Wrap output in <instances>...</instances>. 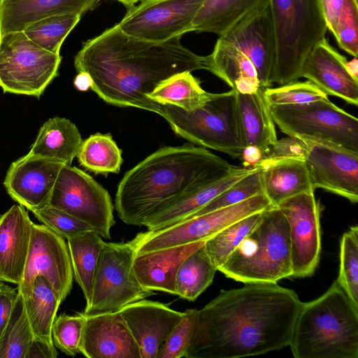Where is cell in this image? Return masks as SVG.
<instances>
[{"instance_id": "1", "label": "cell", "mask_w": 358, "mask_h": 358, "mask_svg": "<svg viewBox=\"0 0 358 358\" xmlns=\"http://www.w3.org/2000/svg\"><path fill=\"white\" fill-rule=\"evenodd\" d=\"M222 290L198 310L187 358H239L289 345L302 302L277 282Z\"/></svg>"}, {"instance_id": "2", "label": "cell", "mask_w": 358, "mask_h": 358, "mask_svg": "<svg viewBox=\"0 0 358 358\" xmlns=\"http://www.w3.org/2000/svg\"><path fill=\"white\" fill-rule=\"evenodd\" d=\"M180 37L151 42L130 36L115 25L84 42L74 66L78 73L89 75L91 89L105 102L162 116V104L149 98L154 89L175 74L205 69L204 56L183 46Z\"/></svg>"}, {"instance_id": "3", "label": "cell", "mask_w": 358, "mask_h": 358, "mask_svg": "<svg viewBox=\"0 0 358 358\" xmlns=\"http://www.w3.org/2000/svg\"><path fill=\"white\" fill-rule=\"evenodd\" d=\"M234 166L204 147L160 148L124 174L115 208L124 223L143 226L148 218L224 177Z\"/></svg>"}, {"instance_id": "4", "label": "cell", "mask_w": 358, "mask_h": 358, "mask_svg": "<svg viewBox=\"0 0 358 358\" xmlns=\"http://www.w3.org/2000/svg\"><path fill=\"white\" fill-rule=\"evenodd\" d=\"M289 346L296 358H358V308L337 280L302 303Z\"/></svg>"}, {"instance_id": "5", "label": "cell", "mask_w": 358, "mask_h": 358, "mask_svg": "<svg viewBox=\"0 0 358 358\" xmlns=\"http://www.w3.org/2000/svg\"><path fill=\"white\" fill-rule=\"evenodd\" d=\"M218 271L243 283L277 282L292 276L289 231L278 207L262 211L254 228Z\"/></svg>"}, {"instance_id": "6", "label": "cell", "mask_w": 358, "mask_h": 358, "mask_svg": "<svg viewBox=\"0 0 358 358\" xmlns=\"http://www.w3.org/2000/svg\"><path fill=\"white\" fill-rule=\"evenodd\" d=\"M268 6L275 43L272 83L282 85L301 78L308 54L328 29L320 0H268Z\"/></svg>"}, {"instance_id": "7", "label": "cell", "mask_w": 358, "mask_h": 358, "mask_svg": "<svg viewBox=\"0 0 358 358\" xmlns=\"http://www.w3.org/2000/svg\"><path fill=\"white\" fill-rule=\"evenodd\" d=\"M162 117L183 138L241 159L245 145L237 118L234 90L216 94L192 111L162 105Z\"/></svg>"}, {"instance_id": "8", "label": "cell", "mask_w": 358, "mask_h": 358, "mask_svg": "<svg viewBox=\"0 0 358 358\" xmlns=\"http://www.w3.org/2000/svg\"><path fill=\"white\" fill-rule=\"evenodd\" d=\"M269 109L275 124L289 136L358 152L357 118L329 99Z\"/></svg>"}, {"instance_id": "9", "label": "cell", "mask_w": 358, "mask_h": 358, "mask_svg": "<svg viewBox=\"0 0 358 358\" xmlns=\"http://www.w3.org/2000/svg\"><path fill=\"white\" fill-rule=\"evenodd\" d=\"M60 54L43 49L22 31L0 35V87L40 97L58 74Z\"/></svg>"}, {"instance_id": "10", "label": "cell", "mask_w": 358, "mask_h": 358, "mask_svg": "<svg viewBox=\"0 0 358 358\" xmlns=\"http://www.w3.org/2000/svg\"><path fill=\"white\" fill-rule=\"evenodd\" d=\"M134 251L127 243L105 242L94 280L86 316L117 312L127 305L155 294L138 282L133 269Z\"/></svg>"}, {"instance_id": "11", "label": "cell", "mask_w": 358, "mask_h": 358, "mask_svg": "<svg viewBox=\"0 0 358 358\" xmlns=\"http://www.w3.org/2000/svg\"><path fill=\"white\" fill-rule=\"evenodd\" d=\"M272 206L267 197L260 194L235 205L187 218L159 230L138 233L129 243L135 255L205 241L234 222Z\"/></svg>"}, {"instance_id": "12", "label": "cell", "mask_w": 358, "mask_h": 358, "mask_svg": "<svg viewBox=\"0 0 358 358\" xmlns=\"http://www.w3.org/2000/svg\"><path fill=\"white\" fill-rule=\"evenodd\" d=\"M48 204L89 224L102 238H110L115 224L110 196L83 171L64 164Z\"/></svg>"}, {"instance_id": "13", "label": "cell", "mask_w": 358, "mask_h": 358, "mask_svg": "<svg viewBox=\"0 0 358 358\" xmlns=\"http://www.w3.org/2000/svg\"><path fill=\"white\" fill-rule=\"evenodd\" d=\"M204 0H143L127 9L116 24L141 40L164 42L192 31L194 17Z\"/></svg>"}, {"instance_id": "14", "label": "cell", "mask_w": 358, "mask_h": 358, "mask_svg": "<svg viewBox=\"0 0 358 358\" xmlns=\"http://www.w3.org/2000/svg\"><path fill=\"white\" fill-rule=\"evenodd\" d=\"M38 276L50 283L62 302L71 290L73 275L65 238L44 224L34 223L22 279L17 287L23 298L31 294Z\"/></svg>"}, {"instance_id": "15", "label": "cell", "mask_w": 358, "mask_h": 358, "mask_svg": "<svg viewBox=\"0 0 358 358\" xmlns=\"http://www.w3.org/2000/svg\"><path fill=\"white\" fill-rule=\"evenodd\" d=\"M285 217L289 231L292 276L313 274L321 252L320 208L314 192H305L277 206Z\"/></svg>"}, {"instance_id": "16", "label": "cell", "mask_w": 358, "mask_h": 358, "mask_svg": "<svg viewBox=\"0 0 358 358\" xmlns=\"http://www.w3.org/2000/svg\"><path fill=\"white\" fill-rule=\"evenodd\" d=\"M305 162L313 189L320 188L358 201V152L339 146L307 141Z\"/></svg>"}, {"instance_id": "17", "label": "cell", "mask_w": 358, "mask_h": 358, "mask_svg": "<svg viewBox=\"0 0 358 358\" xmlns=\"http://www.w3.org/2000/svg\"><path fill=\"white\" fill-rule=\"evenodd\" d=\"M218 40L246 55L255 66L262 87L272 85L275 43L268 2L243 17Z\"/></svg>"}, {"instance_id": "18", "label": "cell", "mask_w": 358, "mask_h": 358, "mask_svg": "<svg viewBox=\"0 0 358 358\" xmlns=\"http://www.w3.org/2000/svg\"><path fill=\"white\" fill-rule=\"evenodd\" d=\"M64 164L27 154L9 166L3 185L9 196L29 210L49 203L58 173Z\"/></svg>"}, {"instance_id": "19", "label": "cell", "mask_w": 358, "mask_h": 358, "mask_svg": "<svg viewBox=\"0 0 358 358\" xmlns=\"http://www.w3.org/2000/svg\"><path fill=\"white\" fill-rule=\"evenodd\" d=\"M139 350L141 358H157L159 350L183 312L157 301L141 299L120 310Z\"/></svg>"}, {"instance_id": "20", "label": "cell", "mask_w": 358, "mask_h": 358, "mask_svg": "<svg viewBox=\"0 0 358 358\" xmlns=\"http://www.w3.org/2000/svg\"><path fill=\"white\" fill-rule=\"evenodd\" d=\"M348 59L336 51L326 38L317 43L308 54L301 70V78L313 83L327 95L338 96L358 105V80L346 68Z\"/></svg>"}, {"instance_id": "21", "label": "cell", "mask_w": 358, "mask_h": 358, "mask_svg": "<svg viewBox=\"0 0 358 358\" xmlns=\"http://www.w3.org/2000/svg\"><path fill=\"white\" fill-rule=\"evenodd\" d=\"M80 353L87 358H141L120 311L86 316Z\"/></svg>"}, {"instance_id": "22", "label": "cell", "mask_w": 358, "mask_h": 358, "mask_svg": "<svg viewBox=\"0 0 358 358\" xmlns=\"http://www.w3.org/2000/svg\"><path fill=\"white\" fill-rule=\"evenodd\" d=\"M33 224L20 204L13 205L0 215V281L17 285L21 282Z\"/></svg>"}, {"instance_id": "23", "label": "cell", "mask_w": 358, "mask_h": 358, "mask_svg": "<svg viewBox=\"0 0 358 358\" xmlns=\"http://www.w3.org/2000/svg\"><path fill=\"white\" fill-rule=\"evenodd\" d=\"M101 0H0V35L24 31L46 17L80 14Z\"/></svg>"}, {"instance_id": "24", "label": "cell", "mask_w": 358, "mask_h": 358, "mask_svg": "<svg viewBox=\"0 0 358 358\" xmlns=\"http://www.w3.org/2000/svg\"><path fill=\"white\" fill-rule=\"evenodd\" d=\"M205 241L135 255L132 266L138 282L147 289L176 294V276L179 266Z\"/></svg>"}, {"instance_id": "25", "label": "cell", "mask_w": 358, "mask_h": 358, "mask_svg": "<svg viewBox=\"0 0 358 358\" xmlns=\"http://www.w3.org/2000/svg\"><path fill=\"white\" fill-rule=\"evenodd\" d=\"M260 168L263 193L273 207L305 192H314L304 160L263 158Z\"/></svg>"}, {"instance_id": "26", "label": "cell", "mask_w": 358, "mask_h": 358, "mask_svg": "<svg viewBox=\"0 0 358 358\" xmlns=\"http://www.w3.org/2000/svg\"><path fill=\"white\" fill-rule=\"evenodd\" d=\"M260 87L254 94H242L236 92V107L243 142L245 145L259 148L265 154L277 140L275 122Z\"/></svg>"}, {"instance_id": "27", "label": "cell", "mask_w": 358, "mask_h": 358, "mask_svg": "<svg viewBox=\"0 0 358 358\" xmlns=\"http://www.w3.org/2000/svg\"><path fill=\"white\" fill-rule=\"evenodd\" d=\"M205 69L211 72L231 90L242 94L255 93L261 86L252 62L235 46L217 40L213 52L204 56Z\"/></svg>"}, {"instance_id": "28", "label": "cell", "mask_w": 358, "mask_h": 358, "mask_svg": "<svg viewBox=\"0 0 358 358\" xmlns=\"http://www.w3.org/2000/svg\"><path fill=\"white\" fill-rule=\"evenodd\" d=\"M259 169V166L254 168L234 166L224 177L148 218L143 226L148 231H156L180 222L200 210L233 184Z\"/></svg>"}, {"instance_id": "29", "label": "cell", "mask_w": 358, "mask_h": 358, "mask_svg": "<svg viewBox=\"0 0 358 358\" xmlns=\"http://www.w3.org/2000/svg\"><path fill=\"white\" fill-rule=\"evenodd\" d=\"M83 141L76 124L66 118L55 117L40 128L28 155L71 165Z\"/></svg>"}, {"instance_id": "30", "label": "cell", "mask_w": 358, "mask_h": 358, "mask_svg": "<svg viewBox=\"0 0 358 358\" xmlns=\"http://www.w3.org/2000/svg\"><path fill=\"white\" fill-rule=\"evenodd\" d=\"M268 0H204L192 24V31L219 36Z\"/></svg>"}, {"instance_id": "31", "label": "cell", "mask_w": 358, "mask_h": 358, "mask_svg": "<svg viewBox=\"0 0 358 358\" xmlns=\"http://www.w3.org/2000/svg\"><path fill=\"white\" fill-rule=\"evenodd\" d=\"M66 240L73 275L80 287L87 305L105 242L95 231H89Z\"/></svg>"}, {"instance_id": "32", "label": "cell", "mask_w": 358, "mask_h": 358, "mask_svg": "<svg viewBox=\"0 0 358 358\" xmlns=\"http://www.w3.org/2000/svg\"><path fill=\"white\" fill-rule=\"evenodd\" d=\"M215 94L205 91L191 72L185 71L163 80L149 94V98L162 105L192 111L203 106Z\"/></svg>"}, {"instance_id": "33", "label": "cell", "mask_w": 358, "mask_h": 358, "mask_svg": "<svg viewBox=\"0 0 358 358\" xmlns=\"http://www.w3.org/2000/svg\"><path fill=\"white\" fill-rule=\"evenodd\" d=\"M23 299L34 338L53 343L52 327L62 301L50 283L43 276L36 277L31 294Z\"/></svg>"}, {"instance_id": "34", "label": "cell", "mask_w": 358, "mask_h": 358, "mask_svg": "<svg viewBox=\"0 0 358 358\" xmlns=\"http://www.w3.org/2000/svg\"><path fill=\"white\" fill-rule=\"evenodd\" d=\"M203 245L184 259L176 273V295L189 301H195L210 285L217 271Z\"/></svg>"}, {"instance_id": "35", "label": "cell", "mask_w": 358, "mask_h": 358, "mask_svg": "<svg viewBox=\"0 0 358 358\" xmlns=\"http://www.w3.org/2000/svg\"><path fill=\"white\" fill-rule=\"evenodd\" d=\"M80 164L95 174L118 173L122 150L110 134H95L83 141L77 155Z\"/></svg>"}, {"instance_id": "36", "label": "cell", "mask_w": 358, "mask_h": 358, "mask_svg": "<svg viewBox=\"0 0 358 358\" xmlns=\"http://www.w3.org/2000/svg\"><path fill=\"white\" fill-rule=\"evenodd\" d=\"M34 337L24 299L19 293L9 322L0 339V358H26Z\"/></svg>"}, {"instance_id": "37", "label": "cell", "mask_w": 358, "mask_h": 358, "mask_svg": "<svg viewBox=\"0 0 358 358\" xmlns=\"http://www.w3.org/2000/svg\"><path fill=\"white\" fill-rule=\"evenodd\" d=\"M261 213L257 212L239 220L205 241V250L217 270L254 228Z\"/></svg>"}, {"instance_id": "38", "label": "cell", "mask_w": 358, "mask_h": 358, "mask_svg": "<svg viewBox=\"0 0 358 358\" xmlns=\"http://www.w3.org/2000/svg\"><path fill=\"white\" fill-rule=\"evenodd\" d=\"M81 15L70 14L46 17L30 24L23 31L43 49L59 54L64 41L78 23Z\"/></svg>"}, {"instance_id": "39", "label": "cell", "mask_w": 358, "mask_h": 358, "mask_svg": "<svg viewBox=\"0 0 358 358\" xmlns=\"http://www.w3.org/2000/svg\"><path fill=\"white\" fill-rule=\"evenodd\" d=\"M337 282L358 308V227H351L340 242V267Z\"/></svg>"}, {"instance_id": "40", "label": "cell", "mask_w": 358, "mask_h": 358, "mask_svg": "<svg viewBox=\"0 0 358 358\" xmlns=\"http://www.w3.org/2000/svg\"><path fill=\"white\" fill-rule=\"evenodd\" d=\"M260 194L264 193L259 168L233 184L187 218L235 205Z\"/></svg>"}, {"instance_id": "41", "label": "cell", "mask_w": 358, "mask_h": 358, "mask_svg": "<svg viewBox=\"0 0 358 358\" xmlns=\"http://www.w3.org/2000/svg\"><path fill=\"white\" fill-rule=\"evenodd\" d=\"M85 320L83 313L57 317L52 327V338L55 348L68 356L74 357L80 353Z\"/></svg>"}, {"instance_id": "42", "label": "cell", "mask_w": 358, "mask_h": 358, "mask_svg": "<svg viewBox=\"0 0 358 358\" xmlns=\"http://www.w3.org/2000/svg\"><path fill=\"white\" fill-rule=\"evenodd\" d=\"M264 94L268 105L303 104L328 99V95L309 80L270 87L264 90Z\"/></svg>"}, {"instance_id": "43", "label": "cell", "mask_w": 358, "mask_h": 358, "mask_svg": "<svg viewBox=\"0 0 358 358\" xmlns=\"http://www.w3.org/2000/svg\"><path fill=\"white\" fill-rule=\"evenodd\" d=\"M197 315V309L189 308L183 312L181 320L161 346L157 358H187Z\"/></svg>"}, {"instance_id": "44", "label": "cell", "mask_w": 358, "mask_h": 358, "mask_svg": "<svg viewBox=\"0 0 358 358\" xmlns=\"http://www.w3.org/2000/svg\"><path fill=\"white\" fill-rule=\"evenodd\" d=\"M30 211L43 224L65 239L95 231L89 224L49 204Z\"/></svg>"}, {"instance_id": "45", "label": "cell", "mask_w": 358, "mask_h": 358, "mask_svg": "<svg viewBox=\"0 0 358 358\" xmlns=\"http://www.w3.org/2000/svg\"><path fill=\"white\" fill-rule=\"evenodd\" d=\"M357 30V0H345L333 35L339 47L354 57L358 55Z\"/></svg>"}, {"instance_id": "46", "label": "cell", "mask_w": 358, "mask_h": 358, "mask_svg": "<svg viewBox=\"0 0 358 358\" xmlns=\"http://www.w3.org/2000/svg\"><path fill=\"white\" fill-rule=\"evenodd\" d=\"M308 151L306 141L294 136L283 138L273 142L264 158L271 159L304 160Z\"/></svg>"}, {"instance_id": "47", "label": "cell", "mask_w": 358, "mask_h": 358, "mask_svg": "<svg viewBox=\"0 0 358 358\" xmlns=\"http://www.w3.org/2000/svg\"><path fill=\"white\" fill-rule=\"evenodd\" d=\"M18 294L17 288L11 287L1 282L0 285V339L9 322Z\"/></svg>"}, {"instance_id": "48", "label": "cell", "mask_w": 358, "mask_h": 358, "mask_svg": "<svg viewBox=\"0 0 358 358\" xmlns=\"http://www.w3.org/2000/svg\"><path fill=\"white\" fill-rule=\"evenodd\" d=\"M345 0H320L327 29L333 34Z\"/></svg>"}, {"instance_id": "49", "label": "cell", "mask_w": 358, "mask_h": 358, "mask_svg": "<svg viewBox=\"0 0 358 358\" xmlns=\"http://www.w3.org/2000/svg\"><path fill=\"white\" fill-rule=\"evenodd\" d=\"M58 352L53 343L34 337L26 358H56Z\"/></svg>"}, {"instance_id": "50", "label": "cell", "mask_w": 358, "mask_h": 358, "mask_svg": "<svg viewBox=\"0 0 358 358\" xmlns=\"http://www.w3.org/2000/svg\"><path fill=\"white\" fill-rule=\"evenodd\" d=\"M264 157V152L259 148L248 145L243 148L240 159L243 162V167L254 168Z\"/></svg>"}, {"instance_id": "51", "label": "cell", "mask_w": 358, "mask_h": 358, "mask_svg": "<svg viewBox=\"0 0 358 358\" xmlns=\"http://www.w3.org/2000/svg\"><path fill=\"white\" fill-rule=\"evenodd\" d=\"M75 87L80 91H87L91 88L92 80L89 75L84 72H80L74 79Z\"/></svg>"}, {"instance_id": "52", "label": "cell", "mask_w": 358, "mask_h": 358, "mask_svg": "<svg viewBox=\"0 0 358 358\" xmlns=\"http://www.w3.org/2000/svg\"><path fill=\"white\" fill-rule=\"evenodd\" d=\"M346 68L350 76L358 80V60L357 57H354L352 60L348 61Z\"/></svg>"}, {"instance_id": "53", "label": "cell", "mask_w": 358, "mask_h": 358, "mask_svg": "<svg viewBox=\"0 0 358 358\" xmlns=\"http://www.w3.org/2000/svg\"><path fill=\"white\" fill-rule=\"evenodd\" d=\"M120 2H121L122 4L124 5L125 7H127V9H129L130 8L135 6V4L139 1H143V0H117Z\"/></svg>"}, {"instance_id": "54", "label": "cell", "mask_w": 358, "mask_h": 358, "mask_svg": "<svg viewBox=\"0 0 358 358\" xmlns=\"http://www.w3.org/2000/svg\"><path fill=\"white\" fill-rule=\"evenodd\" d=\"M1 281H0V285H1Z\"/></svg>"}]
</instances>
